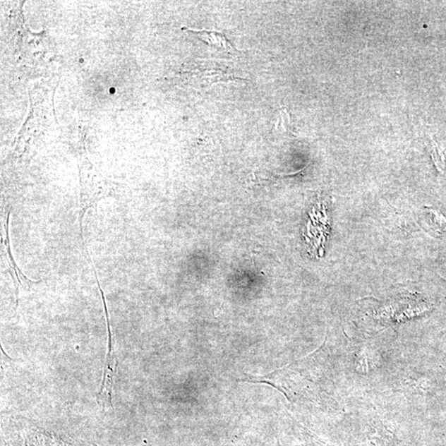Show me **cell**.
<instances>
[{
    "label": "cell",
    "instance_id": "obj_1",
    "mask_svg": "<svg viewBox=\"0 0 446 446\" xmlns=\"http://www.w3.org/2000/svg\"><path fill=\"white\" fill-rule=\"evenodd\" d=\"M96 280L100 290L102 299H103L109 332V351L108 354H107L106 361L104 366L103 380H102V385L99 394L97 395V402H98L99 405L101 407H104V409H108V407H111L112 409V407H113V404H112V392H113V387L116 376H117L118 373V360L114 350L113 337H112L109 312L108 308H107L104 292L101 289L98 278H96Z\"/></svg>",
    "mask_w": 446,
    "mask_h": 446
},
{
    "label": "cell",
    "instance_id": "obj_2",
    "mask_svg": "<svg viewBox=\"0 0 446 446\" xmlns=\"http://www.w3.org/2000/svg\"><path fill=\"white\" fill-rule=\"evenodd\" d=\"M9 218H11V213H8L7 216V220L6 222V239L4 240V246H6V249L7 251V260L9 265V272H11V275L12 276V279L13 280L14 284H16V296H17V303H18V288L19 285H29L32 283L31 280H29L25 275L22 273V271L18 269V265L16 263H14V260L13 258V255L11 253V242H9V236H8V223Z\"/></svg>",
    "mask_w": 446,
    "mask_h": 446
},
{
    "label": "cell",
    "instance_id": "obj_3",
    "mask_svg": "<svg viewBox=\"0 0 446 446\" xmlns=\"http://www.w3.org/2000/svg\"><path fill=\"white\" fill-rule=\"evenodd\" d=\"M195 33L200 36L198 37H200L203 42H207V44L218 48H223L227 52L232 50L230 42L227 41L225 36L221 32L201 31L195 32Z\"/></svg>",
    "mask_w": 446,
    "mask_h": 446
},
{
    "label": "cell",
    "instance_id": "obj_4",
    "mask_svg": "<svg viewBox=\"0 0 446 446\" xmlns=\"http://www.w3.org/2000/svg\"><path fill=\"white\" fill-rule=\"evenodd\" d=\"M431 155L436 168L441 174H446V151L433 142Z\"/></svg>",
    "mask_w": 446,
    "mask_h": 446
},
{
    "label": "cell",
    "instance_id": "obj_5",
    "mask_svg": "<svg viewBox=\"0 0 446 446\" xmlns=\"http://www.w3.org/2000/svg\"><path fill=\"white\" fill-rule=\"evenodd\" d=\"M281 124H282L283 130H289L290 121L289 115L287 110H280Z\"/></svg>",
    "mask_w": 446,
    "mask_h": 446
}]
</instances>
